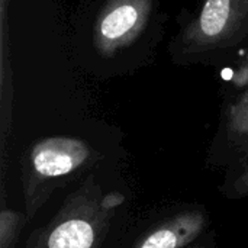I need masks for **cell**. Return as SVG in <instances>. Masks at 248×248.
Masks as SVG:
<instances>
[{
    "label": "cell",
    "instance_id": "cell-1",
    "mask_svg": "<svg viewBox=\"0 0 248 248\" xmlns=\"http://www.w3.org/2000/svg\"><path fill=\"white\" fill-rule=\"evenodd\" d=\"M124 202L122 193L105 192L89 176L46 225L32 231L26 248H100Z\"/></svg>",
    "mask_w": 248,
    "mask_h": 248
},
{
    "label": "cell",
    "instance_id": "cell-2",
    "mask_svg": "<svg viewBox=\"0 0 248 248\" xmlns=\"http://www.w3.org/2000/svg\"><path fill=\"white\" fill-rule=\"evenodd\" d=\"M97 161L96 151L76 137L55 135L36 141L23 167V201L28 219H33L49 196Z\"/></svg>",
    "mask_w": 248,
    "mask_h": 248
},
{
    "label": "cell",
    "instance_id": "cell-3",
    "mask_svg": "<svg viewBox=\"0 0 248 248\" xmlns=\"http://www.w3.org/2000/svg\"><path fill=\"white\" fill-rule=\"evenodd\" d=\"M248 26V0H203L182 33L187 54L206 52L232 42Z\"/></svg>",
    "mask_w": 248,
    "mask_h": 248
},
{
    "label": "cell",
    "instance_id": "cell-4",
    "mask_svg": "<svg viewBox=\"0 0 248 248\" xmlns=\"http://www.w3.org/2000/svg\"><path fill=\"white\" fill-rule=\"evenodd\" d=\"M154 0H108L96 17L93 41L102 57H113L145 29Z\"/></svg>",
    "mask_w": 248,
    "mask_h": 248
},
{
    "label": "cell",
    "instance_id": "cell-5",
    "mask_svg": "<svg viewBox=\"0 0 248 248\" xmlns=\"http://www.w3.org/2000/svg\"><path fill=\"white\" fill-rule=\"evenodd\" d=\"M205 227L206 215L202 211H185L150 230L131 248H185L201 235Z\"/></svg>",
    "mask_w": 248,
    "mask_h": 248
},
{
    "label": "cell",
    "instance_id": "cell-6",
    "mask_svg": "<svg viewBox=\"0 0 248 248\" xmlns=\"http://www.w3.org/2000/svg\"><path fill=\"white\" fill-rule=\"evenodd\" d=\"M26 214L7 209L1 201L0 211V248H15L20 231L26 224Z\"/></svg>",
    "mask_w": 248,
    "mask_h": 248
},
{
    "label": "cell",
    "instance_id": "cell-7",
    "mask_svg": "<svg viewBox=\"0 0 248 248\" xmlns=\"http://www.w3.org/2000/svg\"><path fill=\"white\" fill-rule=\"evenodd\" d=\"M227 128L235 140H248V87L230 106L227 113Z\"/></svg>",
    "mask_w": 248,
    "mask_h": 248
},
{
    "label": "cell",
    "instance_id": "cell-8",
    "mask_svg": "<svg viewBox=\"0 0 248 248\" xmlns=\"http://www.w3.org/2000/svg\"><path fill=\"white\" fill-rule=\"evenodd\" d=\"M231 80H232V84L235 87H240V89L248 87V52L244 57V60L240 62V65L235 68Z\"/></svg>",
    "mask_w": 248,
    "mask_h": 248
},
{
    "label": "cell",
    "instance_id": "cell-9",
    "mask_svg": "<svg viewBox=\"0 0 248 248\" xmlns=\"http://www.w3.org/2000/svg\"><path fill=\"white\" fill-rule=\"evenodd\" d=\"M232 196L235 198L248 196V160L232 186Z\"/></svg>",
    "mask_w": 248,
    "mask_h": 248
},
{
    "label": "cell",
    "instance_id": "cell-10",
    "mask_svg": "<svg viewBox=\"0 0 248 248\" xmlns=\"http://www.w3.org/2000/svg\"><path fill=\"white\" fill-rule=\"evenodd\" d=\"M193 248H208V247H203V246H201V247H193Z\"/></svg>",
    "mask_w": 248,
    "mask_h": 248
}]
</instances>
